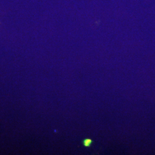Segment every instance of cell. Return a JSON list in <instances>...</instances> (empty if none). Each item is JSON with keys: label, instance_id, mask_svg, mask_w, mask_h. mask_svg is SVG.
<instances>
[{"label": "cell", "instance_id": "6da1fadb", "mask_svg": "<svg viewBox=\"0 0 155 155\" xmlns=\"http://www.w3.org/2000/svg\"><path fill=\"white\" fill-rule=\"evenodd\" d=\"M92 141L90 139H86L83 141V144L85 147H89L90 144H91Z\"/></svg>", "mask_w": 155, "mask_h": 155}]
</instances>
